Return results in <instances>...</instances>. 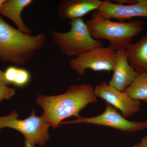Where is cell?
Masks as SVG:
<instances>
[{"instance_id": "14", "label": "cell", "mask_w": 147, "mask_h": 147, "mask_svg": "<svg viewBox=\"0 0 147 147\" xmlns=\"http://www.w3.org/2000/svg\"><path fill=\"white\" fill-rule=\"evenodd\" d=\"M123 92L133 100L147 102V74H138L131 85Z\"/></svg>"}, {"instance_id": "11", "label": "cell", "mask_w": 147, "mask_h": 147, "mask_svg": "<svg viewBox=\"0 0 147 147\" xmlns=\"http://www.w3.org/2000/svg\"><path fill=\"white\" fill-rule=\"evenodd\" d=\"M102 2L100 0H63L57 6V13L63 20L82 18L91 11L97 10Z\"/></svg>"}, {"instance_id": "1", "label": "cell", "mask_w": 147, "mask_h": 147, "mask_svg": "<svg viewBox=\"0 0 147 147\" xmlns=\"http://www.w3.org/2000/svg\"><path fill=\"white\" fill-rule=\"evenodd\" d=\"M94 89L88 84L72 85L61 94L53 96L39 95L36 102L43 109L42 114L50 126L56 128L65 119L71 117L80 118V111L97 101Z\"/></svg>"}, {"instance_id": "20", "label": "cell", "mask_w": 147, "mask_h": 147, "mask_svg": "<svg viewBox=\"0 0 147 147\" xmlns=\"http://www.w3.org/2000/svg\"><path fill=\"white\" fill-rule=\"evenodd\" d=\"M5 0H0V6L2 5L3 3L4 2Z\"/></svg>"}, {"instance_id": "16", "label": "cell", "mask_w": 147, "mask_h": 147, "mask_svg": "<svg viewBox=\"0 0 147 147\" xmlns=\"http://www.w3.org/2000/svg\"><path fill=\"white\" fill-rule=\"evenodd\" d=\"M15 94L14 89L9 88L8 86L0 85V102L4 99H9Z\"/></svg>"}, {"instance_id": "4", "label": "cell", "mask_w": 147, "mask_h": 147, "mask_svg": "<svg viewBox=\"0 0 147 147\" xmlns=\"http://www.w3.org/2000/svg\"><path fill=\"white\" fill-rule=\"evenodd\" d=\"M69 31L62 33L53 31L52 38L61 53L67 57H77L96 47L103 46L94 38L83 18L71 20Z\"/></svg>"}, {"instance_id": "2", "label": "cell", "mask_w": 147, "mask_h": 147, "mask_svg": "<svg viewBox=\"0 0 147 147\" xmlns=\"http://www.w3.org/2000/svg\"><path fill=\"white\" fill-rule=\"evenodd\" d=\"M46 40L45 34H26L11 26L0 16V61L25 65L42 49Z\"/></svg>"}, {"instance_id": "21", "label": "cell", "mask_w": 147, "mask_h": 147, "mask_svg": "<svg viewBox=\"0 0 147 147\" xmlns=\"http://www.w3.org/2000/svg\"><path fill=\"white\" fill-rule=\"evenodd\" d=\"M145 124V126H146V129H147V119L144 122Z\"/></svg>"}, {"instance_id": "19", "label": "cell", "mask_w": 147, "mask_h": 147, "mask_svg": "<svg viewBox=\"0 0 147 147\" xmlns=\"http://www.w3.org/2000/svg\"><path fill=\"white\" fill-rule=\"evenodd\" d=\"M0 85H6V86H8L9 85L5 78L4 71H2L1 69H0Z\"/></svg>"}, {"instance_id": "15", "label": "cell", "mask_w": 147, "mask_h": 147, "mask_svg": "<svg viewBox=\"0 0 147 147\" xmlns=\"http://www.w3.org/2000/svg\"><path fill=\"white\" fill-rule=\"evenodd\" d=\"M31 79L29 71L24 68H18L13 84L18 87H23L29 84Z\"/></svg>"}, {"instance_id": "17", "label": "cell", "mask_w": 147, "mask_h": 147, "mask_svg": "<svg viewBox=\"0 0 147 147\" xmlns=\"http://www.w3.org/2000/svg\"><path fill=\"white\" fill-rule=\"evenodd\" d=\"M18 68L17 67L11 66L7 67L4 71L5 78L9 84H13Z\"/></svg>"}, {"instance_id": "3", "label": "cell", "mask_w": 147, "mask_h": 147, "mask_svg": "<svg viewBox=\"0 0 147 147\" xmlns=\"http://www.w3.org/2000/svg\"><path fill=\"white\" fill-rule=\"evenodd\" d=\"M90 34L94 39L107 40L108 47L117 51L125 50L131 43L133 38L144 30L142 20L113 21L102 16L94 11L91 18L85 21Z\"/></svg>"}, {"instance_id": "7", "label": "cell", "mask_w": 147, "mask_h": 147, "mask_svg": "<svg viewBox=\"0 0 147 147\" xmlns=\"http://www.w3.org/2000/svg\"><path fill=\"white\" fill-rule=\"evenodd\" d=\"M73 123H88L108 127L127 133H133L146 129L144 122L128 120L117 109L106 102L105 110L99 115L91 117H81L74 120L61 122V124Z\"/></svg>"}, {"instance_id": "8", "label": "cell", "mask_w": 147, "mask_h": 147, "mask_svg": "<svg viewBox=\"0 0 147 147\" xmlns=\"http://www.w3.org/2000/svg\"><path fill=\"white\" fill-rule=\"evenodd\" d=\"M95 94L114 108L120 110L122 115L126 118L139 112L141 108L140 101L133 100L124 92L111 86L105 82L94 87Z\"/></svg>"}, {"instance_id": "6", "label": "cell", "mask_w": 147, "mask_h": 147, "mask_svg": "<svg viewBox=\"0 0 147 147\" xmlns=\"http://www.w3.org/2000/svg\"><path fill=\"white\" fill-rule=\"evenodd\" d=\"M116 56V51L108 46L96 47L70 59L69 66L80 76H84L88 69L113 71Z\"/></svg>"}, {"instance_id": "10", "label": "cell", "mask_w": 147, "mask_h": 147, "mask_svg": "<svg viewBox=\"0 0 147 147\" xmlns=\"http://www.w3.org/2000/svg\"><path fill=\"white\" fill-rule=\"evenodd\" d=\"M113 71V76L108 84L122 92L130 86L138 75L129 62L125 50L116 51Z\"/></svg>"}, {"instance_id": "22", "label": "cell", "mask_w": 147, "mask_h": 147, "mask_svg": "<svg viewBox=\"0 0 147 147\" xmlns=\"http://www.w3.org/2000/svg\"></svg>"}, {"instance_id": "9", "label": "cell", "mask_w": 147, "mask_h": 147, "mask_svg": "<svg viewBox=\"0 0 147 147\" xmlns=\"http://www.w3.org/2000/svg\"><path fill=\"white\" fill-rule=\"evenodd\" d=\"M97 11L105 18H115L120 21L134 17L147 18V0H133L131 3L126 5L102 1Z\"/></svg>"}, {"instance_id": "12", "label": "cell", "mask_w": 147, "mask_h": 147, "mask_svg": "<svg viewBox=\"0 0 147 147\" xmlns=\"http://www.w3.org/2000/svg\"><path fill=\"white\" fill-rule=\"evenodd\" d=\"M32 2V0H5L0 6V14L10 19L20 31L31 35V30L24 23L21 13Z\"/></svg>"}, {"instance_id": "18", "label": "cell", "mask_w": 147, "mask_h": 147, "mask_svg": "<svg viewBox=\"0 0 147 147\" xmlns=\"http://www.w3.org/2000/svg\"><path fill=\"white\" fill-rule=\"evenodd\" d=\"M132 147H147V135L142 138L139 143L135 144Z\"/></svg>"}, {"instance_id": "13", "label": "cell", "mask_w": 147, "mask_h": 147, "mask_svg": "<svg viewBox=\"0 0 147 147\" xmlns=\"http://www.w3.org/2000/svg\"><path fill=\"white\" fill-rule=\"evenodd\" d=\"M125 52L129 62L137 74H147V34L129 44Z\"/></svg>"}, {"instance_id": "5", "label": "cell", "mask_w": 147, "mask_h": 147, "mask_svg": "<svg viewBox=\"0 0 147 147\" xmlns=\"http://www.w3.org/2000/svg\"><path fill=\"white\" fill-rule=\"evenodd\" d=\"M18 117L16 111L0 117V131L4 127H9L21 132L25 138V147H34L35 144L44 146L50 137L48 131L50 126L44 115L36 116L35 110L33 109L27 118L21 120Z\"/></svg>"}]
</instances>
